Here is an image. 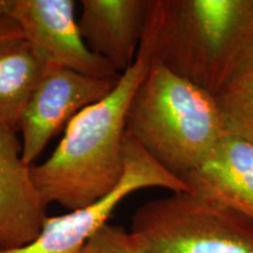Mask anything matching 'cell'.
Returning <instances> with one entry per match:
<instances>
[{
	"instance_id": "obj_1",
	"label": "cell",
	"mask_w": 253,
	"mask_h": 253,
	"mask_svg": "<svg viewBox=\"0 0 253 253\" xmlns=\"http://www.w3.org/2000/svg\"><path fill=\"white\" fill-rule=\"evenodd\" d=\"M136 58L214 96L253 61V0H149Z\"/></svg>"
},
{
	"instance_id": "obj_2",
	"label": "cell",
	"mask_w": 253,
	"mask_h": 253,
	"mask_svg": "<svg viewBox=\"0 0 253 253\" xmlns=\"http://www.w3.org/2000/svg\"><path fill=\"white\" fill-rule=\"evenodd\" d=\"M149 63L136 58L114 89L74 116L65 136L43 163L32 166V177L43 203L69 211L106 197L125 173L126 115Z\"/></svg>"
},
{
	"instance_id": "obj_3",
	"label": "cell",
	"mask_w": 253,
	"mask_h": 253,
	"mask_svg": "<svg viewBox=\"0 0 253 253\" xmlns=\"http://www.w3.org/2000/svg\"><path fill=\"white\" fill-rule=\"evenodd\" d=\"M126 132L179 179L208 160L229 134L213 95L158 62L149 63L134 91Z\"/></svg>"
},
{
	"instance_id": "obj_4",
	"label": "cell",
	"mask_w": 253,
	"mask_h": 253,
	"mask_svg": "<svg viewBox=\"0 0 253 253\" xmlns=\"http://www.w3.org/2000/svg\"><path fill=\"white\" fill-rule=\"evenodd\" d=\"M130 232L148 253H253V219L190 192L145 202Z\"/></svg>"
},
{
	"instance_id": "obj_5",
	"label": "cell",
	"mask_w": 253,
	"mask_h": 253,
	"mask_svg": "<svg viewBox=\"0 0 253 253\" xmlns=\"http://www.w3.org/2000/svg\"><path fill=\"white\" fill-rule=\"evenodd\" d=\"M125 173L106 197L94 204L56 217H47L38 238L24 248L2 253H80L90 236L108 223L126 196L145 188L189 192L182 179L168 172L128 135L125 143Z\"/></svg>"
},
{
	"instance_id": "obj_6",
	"label": "cell",
	"mask_w": 253,
	"mask_h": 253,
	"mask_svg": "<svg viewBox=\"0 0 253 253\" xmlns=\"http://www.w3.org/2000/svg\"><path fill=\"white\" fill-rule=\"evenodd\" d=\"M119 79L94 78L60 66L47 65L45 74L25 107L19 126L25 163L34 166L63 126H67L84 108L103 100Z\"/></svg>"
},
{
	"instance_id": "obj_7",
	"label": "cell",
	"mask_w": 253,
	"mask_h": 253,
	"mask_svg": "<svg viewBox=\"0 0 253 253\" xmlns=\"http://www.w3.org/2000/svg\"><path fill=\"white\" fill-rule=\"evenodd\" d=\"M9 18L47 65L100 79L121 77L88 49L75 20L73 0H14Z\"/></svg>"
},
{
	"instance_id": "obj_8",
	"label": "cell",
	"mask_w": 253,
	"mask_h": 253,
	"mask_svg": "<svg viewBox=\"0 0 253 253\" xmlns=\"http://www.w3.org/2000/svg\"><path fill=\"white\" fill-rule=\"evenodd\" d=\"M17 135L0 126V253L34 242L48 217Z\"/></svg>"
},
{
	"instance_id": "obj_9",
	"label": "cell",
	"mask_w": 253,
	"mask_h": 253,
	"mask_svg": "<svg viewBox=\"0 0 253 253\" xmlns=\"http://www.w3.org/2000/svg\"><path fill=\"white\" fill-rule=\"evenodd\" d=\"M78 26L93 54L119 74L134 65L149 0H82Z\"/></svg>"
},
{
	"instance_id": "obj_10",
	"label": "cell",
	"mask_w": 253,
	"mask_h": 253,
	"mask_svg": "<svg viewBox=\"0 0 253 253\" xmlns=\"http://www.w3.org/2000/svg\"><path fill=\"white\" fill-rule=\"evenodd\" d=\"M182 181L190 194L253 219V144L249 142L227 134Z\"/></svg>"
},
{
	"instance_id": "obj_11",
	"label": "cell",
	"mask_w": 253,
	"mask_h": 253,
	"mask_svg": "<svg viewBox=\"0 0 253 253\" xmlns=\"http://www.w3.org/2000/svg\"><path fill=\"white\" fill-rule=\"evenodd\" d=\"M46 68L9 18L0 28V126L19 132L25 107Z\"/></svg>"
},
{
	"instance_id": "obj_12",
	"label": "cell",
	"mask_w": 253,
	"mask_h": 253,
	"mask_svg": "<svg viewBox=\"0 0 253 253\" xmlns=\"http://www.w3.org/2000/svg\"><path fill=\"white\" fill-rule=\"evenodd\" d=\"M213 97L226 131L253 144V61Z\"/></svg>"
},
{
	"instance_id": "obj_13",
	"label": "cell",
	"mask_w": 253,
	"mask_h": 253,
	"mask_svg": "<svg viewBox=\"0 0 253 253\" xmlns=\"http://www.w3.org/2000/svg\"><path fill=\"white\" fill-rule=\"evenodd\" d=\"M80 253H148L130 231L106 223L97 229Z\"/></svg>"
},
{
	"instance_id": "obj_14",
	"label": "cell",
	"mask_w": 253,
	"mask_h": 253,
	"mask_svg": "<svg viewBox=\"0 0 253 253\" xmlns=\"http://www.w3.org/2000/svg\"><path fill=\"white\" fill-rule=\"evenodd\" d=\"M14 0H0V21L9 17Z\"/></svg>"
},
{
	"instance_id": "obj_15",
	"label": "cell",
	"mask_w": 253,
	"mask_h": 253,
	"mask_svg": "<svg viewBox=\"0 0 253 253\" xmlns=\"http://www.w3.org/2000/svg\"><path fill=\"white\" fill-rule=\"evenodd\" d=\"M8 19H9V18H6V19H4V20H1V21H0V28H1L2 26H4V25H5L6 23H7V21H8Z\"/></svg>"
}]
</instances>
